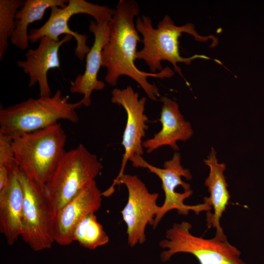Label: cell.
<instances>
[{"label": "cell", "mask_w": 264, "mask_h": 264, "mask_svg": "<svg viewBox=\"0 0 264 264\" xmlns=\"http://www.w3.org/2000/svg\"><path fill=\"white\" fill-rule=\"evenodd\" d=\"M191 228L190 223L182 221L167 230L166 239L159 242L162 248L167 249L160 254L163 262L176 253H187L195 256L200 264H246L240 258L241 252L227 241L195 236L190 232Z\"/></svg>", "instance_id": "52a82bcc"}, {"label": "cell", "mask_w": 264, "mask_h": 264, "mask_svg": "<svg viewBox=\"0 0 264 264\" xmlns=\"http://www.w3.org/2000/svg\"><path fill=\"white\" fill-rule=\"evenodd\" d=\"M50 10V16L46 22L40 28L29 31V42L36 43L45 36L59 41V37L61 35L71 36L76 42L74 54L81 61L86 57L90 48L87 44L88 38L86 34L75 32L69 28L68 22L70 18L74 15L85 14L92 16L97 22L109 23L115 11V9L85 0H68L64 7L54 6Z\"/></svg>", "instance_id": "9c48e42d"}, {"label": "cell", "mask_w": 264, "mask_h": 264, "mask_svg": "<svg viewBox=\"0 0 264 264\" xmlns=\"http://www.w3.org/2000/svg\"><path fill=\"white\" fill-rule=\"evenodd\" d=\"M72 241L90 250L104 245L109 242V237L103 226L98 222L95 213L83 219L75 227Z\"/></svg>", "instance_id": "d6986e66"}, {"label": "cell", "mask_w": 264, "mask_h": 264, "mask_svg": "<svg viewBox=\"0 0 264 264\" xmlns=\"http://www.w3.org/2000/svg\"><path fill=\"white\" fill-rule=\"evenodd\" d=\"M102 196L95 180H93L58 210L54 225L55 242L62 246L73 242L75 227L85 217L99 209Z\"/></svg>", "instance_id": "7c38bea8"}, {"label": "cell", "mask_w": 264, "mask_h": 264, "mask_svg": "<svg viewBox=\"0 0 264 264\" xmlns=\"http://www.w3.org/2000/svg\"><path fill=\"white\" fill-rule=\"evenodd\" d=\"M135 25L137 31L142 36L143 44V48L137 51L136 59L143 60L152 73L161 71L164 69L161 62L168 61L173 65L175 71L183 77L177 63L190 65L196 59H210L207 56L198 54L188 58L182 57L179 52L178 39L182 33L192 35L197 41L205 42L211 39L214 43L216 42L214 37L200 36L191 23L176 26L168 15H165L158 22L156 28H154L151 18L146 15L138 16Z\"/></svg>", "instance_id": "3957f363"}, {"label": "cell", "mask_w": 264, "mask_h": 264, "mask_svg": "<svg viewBox=\"0 0 264 264\" xmlns=\"http://www.w3.org/2000/svg\"><path fill=\"white\" fill-rule=\"evenodd\" d=\"M89 30L93 34L94 40L86 57L85 70L83 74L78 75L73 81H71L70 87L71 93L83 95L81 100L83 106L86 107L91 104L90 96L92 91L102 90L105 87L104 82L98 80L97 76L102 66V51L109 39V23L91 21Z\"/></svg>", "instance_id": "5bb4252c"}, {"label": "cell", "mask_w": 264, "mask_h": 264, "mask_svg": "<svg viewBox=\"0 0 264 264\" xmlns=\"http://www.w3.org/2000/svg\"><path fill=\"white\" fill-rule=\"evenodd\" d=\"M72 39V37L68 35L59 41L43 37L39 40L37 48L27 50L25 54V60L17 61L18 66L29 76L28 87L32 88L37 84L39 85L40 96L52 95L48 82L47 73L50 69L60 68L59 49L63 44Z\"/></svg>", "instance_id": "4fadbf2b"}, {"label": "cell", "mask_w": 264, "mask_h": 264, "mask_svg": "<svg viewBox=\"0 0 264 264\" xmlns=\"http://www.w3.org/2000/svg\"><path fill=\"white\" fill-rule=\"evenodd\" d=\"M82 100L71 103L60 90L51 96L29 98L0 110V133L12 139L58 123L60 120L77 123Z\"/></svg>", "instance_id": "7a4b0ae2"}, {"label": "cell", "mask_w": 264, "mask_h": 264, "mask_svg": "<svg viewBox=\"0 0 264 264\" xmlns=\"http://www.w3.org/2000/svg\"><path fill=\"white\" fill-rule=\"evenodd\" d=\"M24 0H0V60L1 61L16 28V16Z\"/></svg>", "instance_id": "ffe728a7"}, {"label": "cell", "mask_w": 264, "mask_h": 264, "mask_svg": "<svg viewBox=\"0 0 264 264\" xmlns=\"http://www.w3.org/2000/svg\"><path fill=\"white\" fill-rule=\"evenodd\" d=\"M67 0H25L16 16V28L11 38L12 44L22 50L29 47L28 27L30 24L42 20L46 11L54 6L64 7Z\"/></svg>", "instance_id": "ac0fdd59"}, {"label": "cell", "mask_w": 264, "mask_h": 264, "mask_svg": "<svg viewBox=\"0 0 264 264\" xmlns=\"http://www.w3.org/2000/svg\"><path fill=\"white\" fill-rule=\"evenodd\" d=\"M16 166L6 186L0 190V231L11 245L22 230L23 192Z\"/></svg>", "instance_id": "e0dca14e"}, {"label": "cell", "mask_w": 264, "mask_h": 264, "mask_svg": "<svg viewBox=\"0 0 264 264\" xmlns=\"http://www.w3.org/2000/svg\"><path fill=\"white\" fill-rule=\"evenodd\" d=\"M111 101L122 106L127 113V123L121 144L124 149L121 167L113 183L106 191L110 196L114 191V187L120 177L124 174L127 161L134 155L143 154L142 138L145 136L148 126V118L144 113L146 98L139 97V94L131 86L123 89L114 88L111 91Z\"/></svg>", "instance_id": "8fae6325"}, {"label": "cell", "mask_w": 264, "mask_h": 264, "mask_svg": "<svg viewBox=\"0 0 264 264\" xmlns=\"http://www.w3.org/2000/svg\"><path fill=\"white\" fill-rule=\"evenodd\" d=\"M102 168L97 156L81 144L66 151L44 186L56 212L95 180Z\"/></svg>", "instance_id": "5b68a950"}, {"label": "cell", "mask_w": 264, "mask_h": 264, "mask_svg": "<svg viewBox=\"0 0 264 264\" xmlns=\"http://www.w3.org/2000/svg\"><path fill=\"white\" fill-rule=\"evenodd\" d=\"M140 7L133 0H120L115 13L109 22V39L102 51V66L107 69L105 81L112 86L117 84L123 75L136 82L152 100L160 97L158 87L149 83V77L163 79L172 77L174 72L169 67L159 72H146L138 68L134 63L137 43L141 41L134 22Z\"/></svg>", "instance_id": "6da1fadb"}, {"label": "cell", "mask_w": 264, "mask_h": 264, "mask_svg": "<svg viewBox=\"0 0 264 264\" xmlns=\"http://www.w3.org/2000/svg\"><path fill=\"white\" fill-rule=\"evenodd\" d=\"M17 173L23 192L21 236L34 251L50 248L55 242L54 205L44 188L28 178L19 167Z\"/></svg>", "instance_id": "8992f818"}, {"label": "cell", "mask_w": 264, "mask_h": 264, "mask_svg": "<svg viewBox=\"0 0 264 264\" xmlns=\"http://www.w3.org/2000/svg\"><path fill=\"white\" fill-rule=\"evenodd\" d=\"M12 142V138L0 133V166L10 170L16 166Z\"/></svg>", "instance_id": "44dd1931"}, {"label": "cell", "mask_w": 264, "mask_h": 264, "mask_svg": "<svg viewBox=\"0 0 264 264\" xmlns=\"http://www.w3.org/2000/svg\"><path fill=\"white\" fill-rule=\"evenodd\" d=\"M126 187L127 202L121 211L123 220L127 225L128 243L131 247L146 241L147 225H153L159 206L156 204L157 193H150L144 183L136 176L124 174L116 185Z\"/></svg>", "instance_id": "30bf717a"}, {"label": "cell", "mask_w": 264, "mask_h": 264, "mask_svg": "<svg viewBox=\"0 0 264 264\" xmlns=\"http://www.w3.org/2000/svg\"><path fill=\"white\" fill-rule=\"evenodd\" d=\"M180 159V154L175 153L172 159L164 162L163 168L149 164L141 155H134L129 159L134 167L146 168L161 180L165 200L162 205L159 206L154 218V229L157 227L164 215L172 210H176L180 215H187L190 211H193L196 215H198L201 211H210L213 209L205 202L195 205L184 204V200L193 194V191L190 185L182 181L181 177L190 180L192 176L189 170L181 165Z\"/></svg>", "instance_id": "ba28073f"}, {"label": "cell", "mask_w": 264, "mask_h": 264, "mask_svg": "<svg viewBox=\"0 0 264 264\" xmlns=\"http://www.w3.org/2000/svg\"><path fill=\"white\" fill-rule=\"evenodd\" d=\"M66 135L57 123L13 139L16 165L39 186H44L65 153Z\"/></svg>", "instance_id": "277c9868"}, {"label": "cell", "mask_w": 264, "mask_h": 264, "mask_svg": "<svg viewBox=\"0 0 264 264\" xmlns=\"http://www.w3.org/2000/svg\"><path fill=\"white\" fill-rule=\"evenodd\" d=\"M204 162L210 168L209 176L204 182L210 193V197L204 198L203 200L214 210L213 213L207 211V226L208 228H215L216 233L215 237L222 241H226L227 237L220 225V219L223 213L225 211L231 197L224 175L226 165L223 163H218L216 152L213 148L207 158L204 159Z\"/></svg>", "instance_id": "2e32d148"}, {"label": "cell", "mask_w": 264, "mask_h": 264, "mask_svg": "<svg viewBox=\"0 0 264 264\" xmlns=\"http://www.w3.org/2000/svg\"><path fill=\"white\" fill-rule=\"evenodd\" d=\"M159 100L162 104L159 120L162 128L153 138L143 141V148L146 149L148 154L166 145L178 151L176 142L187 141L193 134L191 124L184 119L176 101L165 96L160 97Z\"/></svg>", "instance_id": "9a60e30c"}]
</instances>
